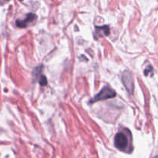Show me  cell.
I'll return each instance as SVG.
<instances>
[{"instance_id": "cell-2", "label": "cell", "mask_w": 158, "mask_h": 158, "mask_svg": "<svg viewBox=\"0 0 158 158\" xmlns=\"http://www.w3.org/2000/svg\"><path fill=\"white\" fill-rule=\"evenodd\" d=\"M115 146L120 151H126L128 147V139L123 133H117L114 137Z\"/></svg>"}, {"instance_id": "cell-5", "label": "cell", "mask_w": 158, "mask_h": 158, "mask_svg": "<svg viewBox=\"0 0 158 158\" xmlns=\"http://www.w3.org/2000/svg\"><path fill=\"white\" fill-rule=\"evenodd\" d=\"M40 83L41 86H45V85L47 84V81H46V78L44 76H42L40 80Z\"/></svg>"}, {"instance_id": "cell-1", "label": "cell", "mask_w": 158, "mask_h": 158, "mask_svg": "<svg viewBox=\"0 0 158 158\" xmlns=\"http://www.w3.org/2000/svg\"><path fill=\"white\" fill-rule=\"evenodd\" d=\"M116 97V92L113 89H111L109 86H105L103 87L97 95L94 97V98L91 100V103H95V102L101 101V100H107V99L114 98Z\"/></svg>"}, {"instance_id": "cell-4", "label": "cell", "mask_w": 158, "mask_h": 158, "mask_svg": "<svg viewBox=\"0 0 158 158\" xmlns=\"http://www.w3.org/2000/svg\"><path fill=\"white\" fill-rule=\"evenodd\" d=\"M35 19H36V15H35V14L33 13L27 14L25 19H23L22 20H17L16 26L20 28H25L28 25L32 23L33 21H35Z\"/></svg>"}, {"instance_id": "cell-3", "label": "cell", "mask_w": 158, "mask_h": 158, "mask_svg": "<svg viewBox=\"0 0 158 158\" xmlns=\"http://www.w3.org/2000/svg\"><path fill=\"white\" fill-rule=\"evenodd\" d=\"M122 80L124 84L125 87H126L127 90L132 94L134 92V80H133L132 74L130 71H125L122 76Z\"/></svg>"}, {"instance_id": "cell-6", "label": "cell", "mask_w": 158, "mask_h": 158, "mask_svg": "<svg viewBox=\"0 0 158 158\" xmlns=\"http://www.w3.org/2000/svg\"><path fill=\"white\" fill-rule=\"evenodd\" d=\"M154 158H158V156H156V157H154Z\"/></svg>"}]
</instances>
